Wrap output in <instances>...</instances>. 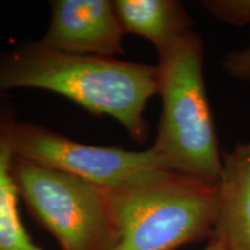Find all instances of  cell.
Here are the masks:
<instances>
[{
	"instance_id": "6da1fadb",
	"label": "cell",
	"mask_w": 250,
	"mask_h": 250,
	"mask_svg": "<svg viewBox=\"0 0 250 250\" xmlns=\"http://www.w3.org/2000/svg\"><path fill=\"white\" fill-rule=\"evenodd\" d=\"M14 88L57 93L93 115H107L145 142L147 102L159 94L158 67L114 57L57 51L27 41L0 54V95Z\"/></svg>"
},
{
	"instance_id": "7a4b0ae2",
	"label": "cell",
	"mask_w": 250,
	"mask_h": 250,
	"mask_svg": "<svg viewBox=\"0 0 250 250\" xmlns=\"http://www.w3.org/2000/svg\"><path fill=\"white\" fill-rule=\"evenodd\" d=\"M108 250H176L212 235L217 183L174 170H153L107 190Z\"/></svg>"
},
{
	"instance_id": "3957f363",
	"label": "cell",
	"mask_w": 250,
	"mask_h": 250,
	"mask_svg": "<svg viewBox=\"0 0 250 250\" xmlns=\"http://www.w3.org/2000/svg\"><path fill=\"white\" fill-rule=\"evenodd\" d=\"M162 112L152 147L171 170L218 183L223 167L204 79V43L195 30L159 57Z\"/></svg>"
},
{
	"instance_id": "277c9868",
	"label": "cell",
	"mask_w": 250,
	"mask_h": 250,
	"mask_svg": "<svg viewBox=\"0 0 250 250\" xmlns=\"http://www.w3.org/2000/svg\"><path fill=\"white\" fill-rule=\"evenodd\" d=\"M19 196L62 250H108L111 221L107 190L72 175L13 156Z\"/></svg>"
},
{
	"instance_id": "5b68a950",
	"label": "cell",
	"mask_w": 250,
	"mask_h": 250,
	"mask_svg": "<svg viewBox=\"0 0 250 250\" xmlns=\"http://www.w3.org/2000/svg\"><path fill=\"white\" fill-rule=\"evenodd\" d=\"M8 137L14 156L72 175L105 190H112L153 170H171L153 147L129 151L72 140L29 122L11 121Z\"/></svg>"
},
{
	"instance_id": "8992f818",
	"label": "cell",
	"mask_w": 250,
	"mask_h": 250,
	"mask_svg": "<svg viewBox=\"0 0 250 250\" xmlns=\"http://www.w3.org/2000/svg\"><path fill=\"white\" fill-rule=\"evenodd\" d=\"M123 35L109 0H55L43 44L73 55L114 57L123 54Z\"/></svg>"
},
{
	"instance_id": "52a82bcc",
	"label": "cell",
	"mask_w": 250,
	"mask_h": 250,
	"mask_svg": "<svg viewBox=\"0 0 250 250\" xmlns=\"http://www.w3.org/2000/svg\"><path fill=\"white\" fill-rule=\"evenodd\" d=\"M212 235L228 250H250V142L223 154Z\"/></svg>"
},
{
	"instance_id": "ba28073f",
	"label": "cell",
	"mask_w": 250,
	"mask_h": 250,
	"mask_svg": "<svg viewBox=\"0 0 250 250\" xmlns=\"http://www.w3.org/2000/svg\"><path fill=\"white\" fill-rule=\"evenodd\" d=\"M112 4L124 34L148 40L159 57L192 31L191 18L177 0H115Z\"/></svg>"
},
{
	"instance_id": "9c48e42d",
	"label": "cell",
	"mask_w": 250,
	"mask_h": 250,
	"mask_svg": "<svg viewBox=\"0 0 250 250\" xmlns=\"http://www.w3.org/2000/svg\"><path fill=\"white\" fill-rule=\"evenodd\" d=\"M14 116L0 103V250H43L35 245L19 214V192L11 173L13 151L8 125Z\"/></svg>"
},
{
	"instance_id": "30bf717a",
	"label": "cell",
	"mask_w": 250,
	"mask_h": 250,
	"mask_svg": "<svg viewBox=\"0 0 250 250\" xmlns=\"http://www.w3.org/2000/svg\"><path fill=\"white\" fill-rule=\"evenodd\" d=\"M201 6L220 22L236 27L250 26V0H204Z\"/></svg>"
},
{
	"instance_id": "8fae6325",
	"label": "cell",
	"mask_w": 250,
	"mask_h": 250,
	"mask_svg": "<svg viewBox=\"0 0 250 250\" xmlns=\"http://www.w3.org/2000/svg\"><path fill=\"white\" fill-rule=\"evenodd\" d=\"M221 65L230 77L250 83V46L230 51L223 58Z\"/></svg>"
},
{
	"instance_id": "7c38bea8",
	"label": "cell",
	"mask_w": 250,
	"mask_h": 250,
	"mask_svg": "<svg viewBox=\"0 0 250 250\" xmlns=\"http://www.w3.org/2000/svg\"><path fill=\"white\" fill-rule=\"evenodd\" d=\"M204 250H228L226 248V246L224 245L218 237H215L214 235H211L210 241H208V246L205 247Z\"/></svg>"
},
{
	"instance_id": "4fadbf2b",
	"label": "cell",
	"mask_w": 250,
	"mask_h": 250,
	"mask_svg": "<svg viewBox=\"0 0 250 250\" xmlns=\"http://www.w3.org/2000/svg\"><path fill=\"white\" fill-rule=\"evenodd\" d=\"M4 96H5V95H0V100H1V98H4Z\"/></svg>"
}]
</instances>
